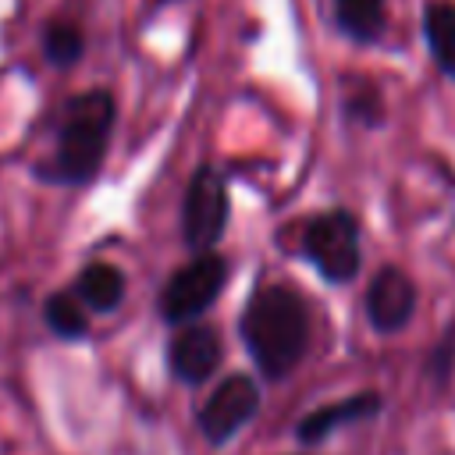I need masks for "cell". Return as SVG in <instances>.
<instances>
[{
	"label": "cell",
	"mask_w": 455,
	"mask_h": 455,
	"mask_svg": "<svg viewBox=\"0 0 455 455\" xmlns=\"http://www.w3.org/2000/svg\"><path fill=\"white\" fill-rule=\"evenodd\" d=\"M238 338L267 380L288 377L309 348V306L291 284H263L238 316Z\"/></svg>",
	"instance_id": "6da1fadb"
},
{
	"label": "cell",
	"mask_w": 455,
	"mask_h": 455,
	"mask_svg": "<svg viewBox=\"0 0 455 455\" xmlns=\"http://www.w3.org/2000/svg\"><path fill=\"white\" fill-rule=\"evenodd\" d=\"M114 96L107 89H89L71 96L57 114L53 149L36 167V174L50 185H89L107 156L114 135Z\"/></svg>",
	"instance_id": "7a4b0ae2"
},
{
	"label": "cell",
	"mask_w": 455,
	"mask_h": 455,
	"mask_svg": "<svg viewBox=\"0 0 455 455\" xmlns=\"http://www.w3.org/2000/svg\"><path fill=\"white\" fill-rule=\"evenodd\" d=\"M224 281H228V259L217 249L192 256L160 288V316H164V323H171V327L196 323L217 302Z\"/></svg>",
	"instance_id": "3957f363"
},
{
	"label": "cell",
	"mask_w": 455,
	"mask_h": 455,
	"mask_svg": "<svg viewBox=\"0 0 455 455\" xmlns=\"http://www.w3.org/2000/svg\"><path fill=\"white\" fill-rule=\"evenodd\" d=\"M302 256L316 267V274L331 284H345L359 274V224L348 210L316 213L302 231Z\"/></svg>",
	"instance_id": "277c9868"
},
{
	"label": "cell",
	"mask_w": 455,
	"mask_h": 455,
	"mask_svg": "<svg viewBox=\"0 0 455 455\" xmlns=\"http://www.w3.org/2000/svg\"><path fill=\"white\" fill-rule=\"evenodd\" d=\"M224 228H228V181L213 164H203V167H196V174L185 188V203H181L185 245L196 256L213 252Z\"/></svg>",
	"instance_id": "5b68a950"
},
{
	"label": "cell",
	"mask_w": 455,
	"mask_h": 455,
	"mask_svg": "<svg viewBox=\"0 0 455 455\" xmlns=\"http://www.w3.org/2000/svg\"><path fill=\"white\" fill-rule=\"evenodd\" d=\"M256 412H259V384H256V377H249V373H231V377H224V380L210 391V398L199 405L196 423H199L203 437L220 448V444H228Z\"/></svg>",
	"instance_id": "8992f818"
},
{
	"label": "cell",
	"mask_w": 455,
	"mask_h": 455,
	"mask_svg": "<svg viewBox=\"0 0 455 455\" xmlns=\"http://www.w3.org/2000/svg\"><path fill=\"white\" fill-rule=\"evenodd\" d=\"M220 355H224L220 334L199 320L178 327L174 338L167 341V370L181 384H206L220 366Z\"/></svg>",
	"instance_id": "52a82bcc"
},
{
	"label": "cell",
	"mask_w": 455,
	"mask_h": 455,
	"mask_svg": "<svg viewBox=\"0 0 455 455\" xmlns=\"http://www.w3.org/2000/svg\"><path fill=\"white\" fill-rule=\"evenodd\" d=\"M416 309V284L398 267L377 270V277L366 288V316L380 334L402 331Z\"/></svg>",
	"instance_id": "ba28073f"
},
{
	"label": "cell",
	"mask_w": 455,
	"mask_h": 455,
	"mask_svg": "<svg viewBox=\"0 0 455 455\" xmlns=\"http://www.w3.org/2000/svg\"><path fill=\"white\" fill-rule=\"evenodd\" d=\"M377 409H380V395L359 391V395H348V398H341V402H331V405L313 409V412L295 427V434H299V441H306V444H320V441L331 437L338 427L355 423V419H370Z\"/></svg>",
	"instance_id": "9c48e42d"
},
{
	"label": "cell",
	"mask_w": 455,
	"mask_h": 455,
	"mask_svg": "<svg viewBox=\"0 0 455 455\" xmlns=\"http://www.w3.org/2000/svg\"><path fill=\"white\" fill-rule=\"evenodd\" d=\"M124 288H128V281H124V270L121 267H114V263H85L82 267V274L75 277V284H71V295L82 302V309L89 313H114L117 306H121V299H124Z\"/></svg>",
	"instance_id": "30bf717a"
},
{
	"label": "cell",
	"mask_w": 455,
	"mask_h": 455,
	"mask_svg": "<svg viewBox=\"0 0 455 455\" xmlns=\"http://www.w3.org/2000/svg\"><path fill=\"white\" fill-rule=\"evenodd\" d=\"M423 36L437 68L448 78H455V4L451 0H430L423 7Z\"/></svg>",
	"instance_id": "8fae6325"
},
{
	"label": "cell",
	"mask_w": 455,
	"mask_h": 455,
	"mask_svg": "<svg viewBox=\"0 0 455 455\" xmlns=\"http://www.w3.org/2000/svg\"><path fill=\"white\" fill-rule=\"evenodd\" d=\"M387 0H334V21L352 43H377L387 21Z\"/></svg>",
	"instance_id": "7c38bea8"
},
{
	"label": "cell",
	"mask_w": 455,
	"mask_h": 455,
	"mask_svg": "<svg viewBox=\"0 0 455 455\" xmlns=\"http://www.w3.org/2000/svg\"><path fill=\"white\" fill-rule=\"evenodd\" d=\"M43 320L64 341H78V338L89 334V313L82 309V302L71 291H53L43 302Z\"/></svg>",
	"instance_id": "4fadbf2b"
},
{
	"label": "cell",
	"mask_w": 455,
	"mask_h": 455,
	"mask_svg": "<svg viewBox=\"0 0 455 455\" xmlns=\"http://www.w3.org/2000/svg\"><path fill=\"white\" fill-rule=\"evenodd\" d=\"M85 50V39L78 32V25L71 21H50L46 32H43V53L50 64L57 68H71Z\"/></svg>",
	"instance_id": "5bb4252c"
}]
</instances>
